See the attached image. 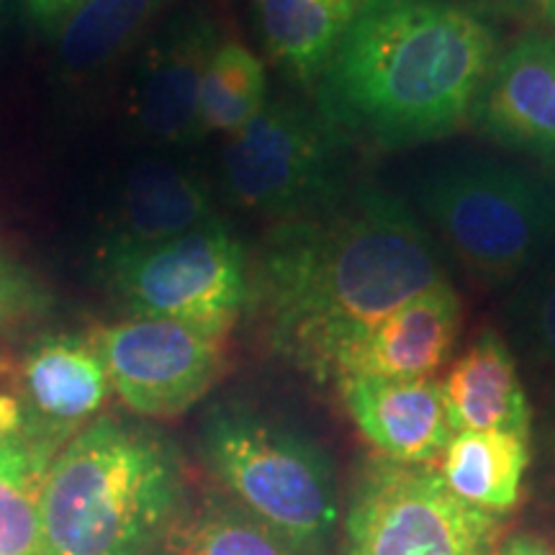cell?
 <instances>
[{"mask_svg": "<svg viewBox=\"0 0 555 555\" xmlns=\"http://www.w3.org/2000/svg\"><path fill=\"white\" fill-rule=\"evenodd\" d=\"M543 455L547 463V470H551V478L555 483V397L551 404L545 409V420H543Z\"/></svg>", "mask_w": 555, "mask_h": 555, "instance_id": "obj_28", "label": "cell"}, {"mask_svg": "<svg viewBox=\"0 0 555 555\" xmlns=\"http://www.w3.org/2000/svg\"><path fill=\"white\" fill-rule=\"evenodd\" d=\"M446 281L422 219L360 183L324 211L270 227L249 270V301L275 356L335 380L345 352L380 319Z\"/></svg>", "mask_w": 555, "mask_h": 555, "instance_id": "obj_1", "label": "cell"}, {"mask_svg": "<svg viewBox=\"0 0 555 555\" xmlns=\"http://www.w3.org/2000/svg\"><path fill=\"white\" fill-rule=\"evenodd\" d=\"M60 450L0 388V555H44L41 491Z\"/></svg>", "mask_w": 555, "mask_h": 555, "instance_id": "obj_16", "label": "cell"}, {"mask_svg": "<svg viewBox=\"0 0 555 555\" xmlns=\"http://www.w3.org/2000/svg\"><path fill=\"white\" fill-rule=\"evenodd\" d=\"M103 258L131 317L170 319L227 339L249 301L245 247L219 217L176 240Z\"/></svg>", "mask_w": 555, "mask_h": 555, "instance_id": "obj_8", "label": "cell"}, {"mask_svg": "<svg viewBox=\"0 0 555 555\" xmlns=\"http://www.w3.org/2000/svg\"><path fill=\"white\" fill-rule=\"evenodd\" d=\"M506 324L532 365L555 367V245L519 281L506 309Z\"/></svg>", "mask_w": 555, "mask_h": 555, "instance_id": "obj_23", "label": "cell"}, {"mask_svg": "<svg viewBox=\"0 0 555 555\" xmlns=\"http://www.w3.org/2000/svg\"><path fill=\"white\" fill-rule=\"evenodd\" d=\"M499 34L461 0H367L314 86L347 144L414 150L468 127Z\"/></svg>", "mask_w": 555, "mask_h": 555, "instance_id": "obj_2", "label": "cell"}, {"mask_svg": "<svg viewBox=\"0 0 555 555\" xmlns=\"http://www.w3.org/2000/svg\"><path fill=\"white\" fill-rule=\"evenodd\" d=\"M221 41L219 21L201 3L172 11L152 31L127 103L131 129L144 144L180 147L201 139V82Z\"/></svg>", "mask_w": 555, "mask_h": 555, "instance_id": "obj_10", "label": "cell"}, {"mask_svg": "<svg viewBox=\"0 0 555 555\" xmlns=\"http://www.w3.org/2000/svg\"><path fill=\"white\" fill-rule=\"evenodd\" d=\"M530 440L512 433H455L440 457L448 489L478 509L509 515L522 496Z\"/></svg>", "mask_w": 555, "mask_h": 555, "instance_id": "obj_20", "label": "cell"}, {"mask_svg": "<svg viewBox=\"0 0 555 555\" xmlns=\"http://www.w3.org/2000/svg\"><path fill=\"white\" fill-rule=\"evenodd\" d=\"M163 555H304L237 504L180 509L163 538Z\"/></svg>", "mask_w": 555, "mask_h": 555, "instance_id": "obj_22", "label": "cell"}, {"mask_svg": "<svg viewBox=\"0 0 555 555\" xmlns=\"http://www.w3.org/2000/svg\"><path fill=\"white\" fill-rule=\"evenodd\" d=\"M165 0H78L57 26L60 69L73 80L99 78L152 31Z\"/></svg>", "mask_w": 555, "mask_h": 555, "instance_id": "obj_19", "label": "cell"}, {"mask_svg": "<svg viewBox=\"0 0 555 555\" xmlns=\"http://www.w3.org/2000/svg\"><path fill=\"white\" fill-rule=\"evenodd\" d=\"M343 137L298 101L275 99L221 147L229 201L273 224L337 204L350 185Z\"/></svg>", "mask_w": 555, "mask_h": 555, "instance_id": "obj_6", "label": "cell"}, {"mask_svg": "<svg viewBox=\"0 0 555 555\" xmlns=\"http://www.w3.org/2000/svg\"><path fill=\"white\" fill-rule=\"evenodd\" d=\"M455 433H512L530 440L532 412L517 358L496 330H483L442 380Z\"/></svg>", "mask_w": 555, "mask_h": 555, "instance_id": "obj_17", "label": "cell"}, {"mask_svg": "<svg viewBox=\"0 0 555 555\" xmlns=\"http://www.w3.org/2000/svg\"><path fill=\"white\" fill-rule=\"evenodd\" d=\"M201 455L242 512L304 555H322L337 525L335 470L324 450L253 409H217Z\"/></svg>", "mask_w": 555, "mask_h": 555, "instance_id": "obj_5", "label": "cell"}, {"mask_svg": "<svg viewBox=\"0 0 555 555\" xmlns=\"http://www.w3.org/2000/svg\"><path fill=\"white\" fill-rule=\"evenodd\" d=\"M463 327V304L450 281L414 296L345 352L343 376L433 378L448 363Z\"/></svg>", "mask_w": 555, "mask_h": 555, "instance_id": "obj_14", "label": "cell"}, {"mask_svg": "<svg viewBox=\"0 0 555 555\" xmlns=\"http://www.w3.org/2000/svg\"><path fill=\"white\" fill-rule=\"evenodd\" d=\"M183 489V463L165 437L95 416L47 474L44 555H147L180 515Z\"/></svg>", "mask_w": 555, "mask_h": 555, "instance_id": "obj_3", "label": "cell"}, {"mask_svg": "<svg viewBox=\"0 0 555 555\" xmlns=\"http://www.w3.org/2000/svg\"><path fill=\"white\" fill-rule=\"evenodd\" d=\"M217 219L208 185L168 159H144L127 172L111 208L106 253L176 240Z\"/></svg>", "mask_w": 555, "mask_h": 555, "instance_id": "obj_15", "label": "cell"}, {"mask_svg": "<svg viewBox=\"0 0 555 555\" xmlns=\"http://www.w3.org/2000/svg\"><path fill=\"white\" fill-rule=\"evenodd\" d=\"M468 127L555 170V37L522 29L499 47Z\"/></svg>", "mask_w": 555, "mask_h": 555, "instance_id": "obj_11", "label": "cell"}, {"mask_svg": "<svg viewBox=\"0 0 555 555\" xmlns=\"http://www.w3.org/2000/svg\"><path fill=\"white\" fill-rule=\"evenodd\" d=\"M494 555H555V547L545 538L532 535V532H519V535H512L504 543H499Z\"/></svg>", "mask_w": 555, "mask_h": 555, "instance_id": "obj_27", "label": "cell"}, {"mask_svg": "<svg viewBox=\"0 0 555 555\" xmlns=\"http://www.w3.org/2000/svg\"><path fill=\"white\" fill-rule=\"evenodd\" d=\"M11 391L31 425L65 448L106 406L114 386L90 335H47L21 356Z\"/></svg>", "mask_w": 555, "mask_h": 555, "instance_id": "obj_12", "label": "cell"}, {"mask_svg": "<svg viewBox=\"0 0 555 555\" xmlns=\"http://www.w3.org/2000/svg\"><path fill=\"white\" fill-rule=\"evenodd\" d=\"M414 204L470 278L522 281L555 245V180L494 155H457L414 180Z\"/></svg>", "mask_w": 555, "mask_h": 555, "instance_id": "obj_4", "label": "cell"}, {"mask_svg": "<svg viewBox=\"0 0 555 555\" xmlns=\"http://www.w3.org/2000/svg\"><path fill=\"white\" fill-rule=\"evenodd\" d=\"M9 11H11V0H0V26H3L5 18H9Z\"/></svg>", "mask_w": 555, "mask_h": 555, "instance_id": "obj_29", "label": "cell"}, {"mask_svg": "<svg viewBox=\"0 0 555 555\" xmlns=\"http://www.w3.org/2000/svg\"><path fill=\"white\" fill-rule=\"evenodd\" d=\"M268 103L266 62L237 39H224L208 62L198 99V129L237 134Z\"/></svg>", "mask_w": 555, "mask_h": 555, "instance_id": "obj_21", "label": "cell"}, {"mask_svg": "<svg viewBox=\"0 0 555 555\" xmlns=\"http://www.w3.org/2000/svg\"><path fill=\"white\" fill-rule=\"evenodd\" d=\"M486 5L499 16L522 24L525 29L555 37V0H486Z\"/></svg>", "mask_w": 555, "mask_h": 555, "instance_id": "obj_25", "label": "cell"}, {"mask_svg": "<svg viewBox=\"0 0 555 555\" xmlns=\"http://www.w3.org/2000/svg\"><path fill=\"white\" fill-rule=\"evenodd\" d=\"M504 519L448 489L440 470L367 457L345 522V555H494Z\"/></svg>", "mask_w": 555, "mask_h": 555, "instance_id": "obj_7", "label": "cell"}, {"mask_svg": "<svg viewBox=\"0 0 555 555\" xmlns=\"http://www.w3.org/2000/svg\"><path fill=\"white\" fill-rule=\"evenodd\" d=\"M54 296L29 262L0 245V330L24 327L50 317Z\"/></svg>", "mask_w": 555, "mask_h": 555, "instance_id": "obj_24", "label": "cell"}, {"mask_svg": "<svg viewBox=\"0 0 555 555\" xmlns=\"http://www.w3.org/2000/svg\"><path fill=\"white\" fill-rule=\"evenodd\" d=\"M24 3L37 24L47 26V29H54V26H60L62 18L75 9L78 0H24Z\"/></svg>", "mask_w": 555, "mask_h": 555, "instance_id": "obj_26", "label": "cell"}, {"mask_svg": "<svg viewBox=\"0 0 555 555\" xmlns=\"http://www.w3.org/2000/svg\"><path fill=\"white\" fill-rule=\"evenodd\" d=\"M335 384L360 435L388 461L433 466L455 437L440 380L343 376Z\"/></svg>", "mask_w": 555, "mask_h": 555, "instance_id": "obj_13", "label": "cell"}, {"mask_svg": "<svg viewBox=\"0 0 555 555\" xmlns=\"http://www.w3.org/2000/svg\"><path fill=\"white\" fill-rule=\"evenodd\" d=\"M367 0H253L255 24L273 65L314 90Z\"/></svg>", "mask_w": 555, "mask_h": 555, "instance_id": "obj_18", "label": "cell"}, {"mask_svg": "<svg viewBox=\"0 0 555 555\" xmlns=\"http://www.w3.org/2000/svg\"><path fill=\"white\" fill-rule=\"evenodd\" d=\"M111 386L147 420H176L196 406L224 373L227 339L170 319L131 317L90 332Z\"/></svg>", "mask_w": 555, "mask_h": 555, "instance_id": "obj_9", "label": "cell"}, {"mask_svg": "<svg viewBox=\"0 0 555 555\" xmlns=\"http://www.w3.org/2000/svg\"><path fill=\"white\" fill-rule=\"evenodd\" d=\"M5 371V360H3V356H0V373Z\"/></svg>", "mask_w": 555, "mask_h": 555, "instance_id": "obj_30", "label": "cell"}]
</instances>
